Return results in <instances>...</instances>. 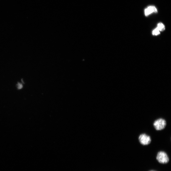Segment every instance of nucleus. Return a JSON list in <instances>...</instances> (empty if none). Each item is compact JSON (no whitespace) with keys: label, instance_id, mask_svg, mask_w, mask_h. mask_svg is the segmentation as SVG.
Here are the masks:
<instances>
[{"label":"nucleus","instance_id":"5","mask_svg":"<svg viewBox=\"0 0 171 171\" xmlns=\"http://www.w3.org/2000/svg\"><path fill=\"white\" fill-rule=\"evenodd\" d=\"M160 34V31L157 28L154 30L152 32V34L154 35L157 36Z\"/></svg>","mask_w":171,"mask_h":171},{"label":"nucleus","instance_id":"3","mask_svg":"<svg viewBox=\"0 0 171 171\" xmlns=\"http://www.w3.org/2000/svg\"><path fill=\"white\" fill-rule=\"evenodd\" d=\"M157 159L158 161L162 164H166L169 161V158L167 154L162 151L158 153Z\"/></svg>","mask_w":171,"mask_h":171},{"label":"nucleus","instance_id":"4","mask_svg":"<svg viewBox=\"0 0 171 171\" xmlns=\"http://www.w3.org/2000/svg\"><path fill=\"white\" fill-rule=\"evenodd\" d=\"M157 28L159 31H164L165 29V26L162 23H160L158 24Z\"/></svg>","mask_w":171,"mask_h":171},{"label":"nucleus","instance_id":"7","mask_svg":"<svg viewBox=\"0 0 171 171\" xmlns=\"http://www.w3.org/2000/svg\"><path fill=\"white\" fill-rule=\"evenodd\" d=\"M151 11L152 12H158L156 8L154 6H150L148 7Z\"/></svg>","mask_w":171,"mask_h":171},{"label":"nucleus","instance_id":"1","mask_svg":"<svg viewBox=\"0 0 171 171\" xmlns=\"http://www.w3.org/2000/svg\"><path fill=\"white\" fill-rule=\"evenodd\" d=\"M166 124V122L165 119L160 118L154 122L153 126L156 130L161 131L165 128Z\"/></svg>","mask_w":171,"mask_h":171},{"label":"nucleus","instance_id":"2","mask_svg":"<svg viewBox=\"0 0 171 171\" xmlns=\"http://www.w3.org/2000/svg\"><path fill=\"white\" fill-rule=\"evenodd\" d=\"M138 141L141 145H146L151 143L152 139L150 136L146 134H143L139 136Z\"/></svg>","mask_w":171,"mask_h":171},{"label":"nucleus","instance_id":"8","mask_svg":"<svg viewBox=\"0 0 171 171\" xmlns=\"http://www.w3.org/2000/svg\"></svg>","mask_w":171,"mask_h":171},{"label":"nucleus","instance_id":"6","mask_svg":"<svg viewBox=\"0 0 171 171\" xmlns=\"http://www.w3.org/2000/svg\"><path fill=\"white\" fill-rule=\"evenodd\" d=\"M145 13L146 16H148L150 14L152 13V12L151 11V10L148 8L147 9H145Z\"/></svg>","mask_w":171,"mask_h":171}]
</instances>
